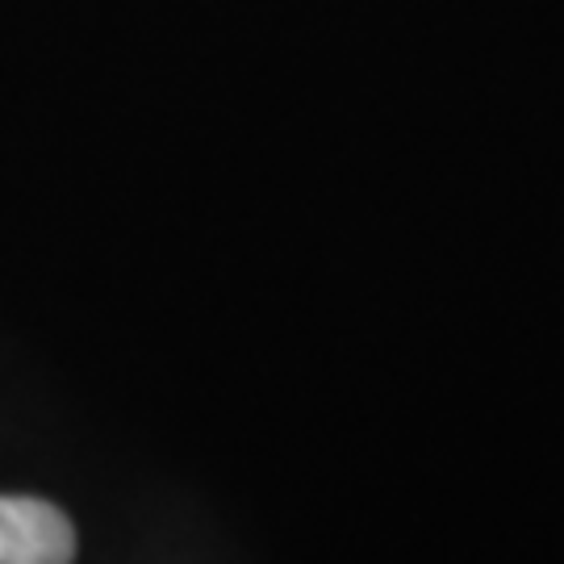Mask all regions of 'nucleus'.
I'll use <instances>...</instances> for the list:
<instances>
[{"instance_id":"f257e3e1","label":"nucleus","mask_w":564,"mask_h":564,"mask_svg":"<svg viewBox=\"0 0 564 564\" xmlns=\"http://www.w3.org/2000/svg\"><path fill=\"white\" fill-rule=\"evenodd\" d=\"M76 527L59 506L39 498H0V564H72Z\"/></svg>"}]
</instances>
